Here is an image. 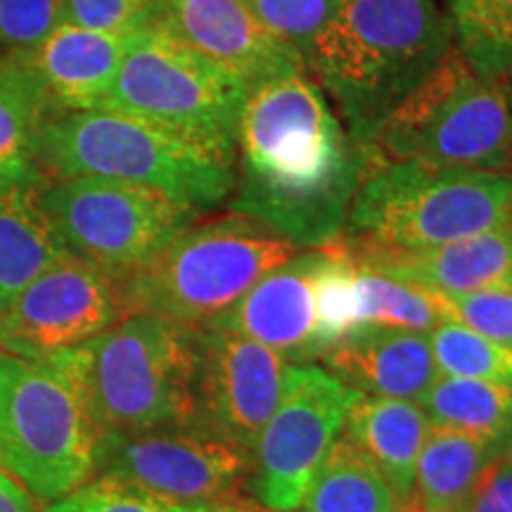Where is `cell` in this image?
I'll return each mask as SVG.
<instances>
[{"mask_svg": "<svg viewBox=\"0 0 512 512\" xmlns=\"http://www.w3.org/2000/svg\"><path fill=\"white\" fill-rule=\"evenodd\" d=\"M64 256L69 252L41 207L38 183L0 178V313Z\"/></svg>", "mask_w": 512, "mask_h": 512, "instance_id": "obj_21", "label": "cell"}, {"mask_svg": "<svg viewBox=\"0 0 512 512\" xmlns=\"http://www.w3.org/2000/svg\"><path fill=\"white\" fill-rule=\"evenodd\" d=\"M98 439L62 354L27 358L0 349V470L46 508L91 479Z\"/></svg>", "mask_w": 512, "mask_h": 512, "instance_id": "obj_7", "label": "cell"}, {"mask_svg": "<svg viewBox=\"0 0 512 512\" xmlns=\"http://www.w3.org/2000/svg\"><path fill=\"white\" fill-rule=\"evenodd\" d=\"M254 15L306 57L313 38L335 12L337 0H247Z\"/></svg>", "mask_w": 512, "mask_h": 512, "instance_id": "obj_32", "label": "cell"}, {"mask_svg": "<svg viewBox=\"0 0 512 512\" xmlns=\"http://www.w3.org/2000/svg\"><path fill=\"white\" fill-rule=\"evenodd\" d=\"M221 503H176L114 477H91L43 512H216Z\"/></svg>", "mask_w": 512, "mask_h": 512, "instance_id": "obj_30", "label": "cell"}, {"mask_svg": "<svg viewBox=\"0 0 512 512\" xmlns=\"http://www.w3.org/2000/svg\"><path fill=\"white\" fill-rule=\"evenodd\" d=\"M432 425L482 437H512V384L467 377H437L422 396Z\"/></svg>", "mask_w": 512, "mask_h": 512, "instance_id": "obj_26", "label": "cell"}, {"mask_svg": "<svg viewBox=\"0 0 512 512\" xmlns=\"http://www.w3.org/2000/svg\"><path fill=\"white\" fill-rule=\"evenodd\" d=\"M368 164V147L351 138L309 72L275 76L240 110L228 207L299 249L328 247L344 235Z\"/></svg>", "mask_w": 512, "mask_h": 512, "instance_id": "obj_1", "label": "cell"}, {"mask_svg": "<svg viewBox=\"0 0 512 512\" xmlns=\"http://www.w3.org/2000/svg\"><path fill=\"white\" fill-rule=\"evenodd\" d=\"M60 354L79 377L100 437L200 427L195 328L128 313Z\"/></svg>", "mask_w": 512, "mask_h": 512, "instance_id": "obj_4", "label": "cell"}, {"mask_svg": "<svg viewBox=\"0 0 512 512\" xmlns=\"http://www.w3.org/2000/svg\"><path fill=\"white\" fill-rule=\"evenodd\" d=\"M147 27L176 36L252 91L290 72H306L299 50L275 36L247 0H157Z\"/></svg>", "mask_w": 512, "mask_h": 512, "instance_id": "obj_15", "label": "cell"}, {"mask_svg": "<svg viewBox=\"0 0 512 512\" xmlns=\"http://www.w3.org/2000/svg\"><path fill=\"white\" fill-rule=\"evenodd\" d=\"M323 249H302L283 266L273 268L259 283L204 328H219L249 337L285 358H316V304L313 278Z\"/></svg>", "mask_w": 512, "mask_h": 512, "instance_id": "obj_16", "label": "cell"}, {"mask_svg": "<svg viewBox=\"0 0 512 512\" xmlns=\"http://www.w3.org/2000/svg\"><path fill=\"white\" fill-rule=\"evenodd\" d=\"M43 181L100 176L155 188L197 214L230 200L235 155L131 114L53 112L34 147Z\"/></svg>", "mask_w": 512, "mask_h": 512, "instance_id": "obj_3", "label": "cell"}, {"mask_svg": "<svg viewBox=\"0 0 512 512\" xmlns=\"http://www.w3.org/2000/svg\"><path fill=\"white\" fill-rule=\"evenodd\" d=\"M247 86L159 27L140 29L100 110L174 128L235 155Z\"/></svg>", "mask_w": 512, "mask_h": 512, "instance_id": "obj_10", "label": "cell"}, {"mask_svg": "<svg viewBox=\"0 0 512 512\" xmlns=\"http://www.w3.org/2000/svg\"><path fill=\"white\" fill-rule=\"evenodd\" d=\"M0 512H36L34 498L5 470H0Z\"/></svg>", "mask_w": 512, "mask_h": 512, "instance_id": "obj_36", "label": "cell"}, {"mask_svg": "<svg viewBox=\"0 0 512 512\" xmlns=\"http://www.w3.org/2000/svg\"><path fill=\"white\" fill-rule=\"evenodd\" d=\"M463 512H512V446L486 467Z\"/></svg>", "mask_w": 512, "mask_h": 512, "instance_id": "obj_35", "label": "cell"}, {"mask_svg": "<svg viewBox=\"0 0 512 512\" xmlns=\"http://www.w3.org/2000/svg\"><path fill=\"white\" fill-rule=\"evenodd\" d=\"M427 339L437 370L448 377L512 384V349L505 344L479 335L456 320H444Z\"/></svg>", "mask_w": 512, "mask_h": 512, "instance_id": "obj_29", "label": "cell"}, {"mask_svg": "<svg viewBox=\"0 0 512 512\" xmlns=\"http://www.w3.org/2000/svg\"><path fill=\"white\" fill-rule=\"evenodd\" d=\"M437 294L446 320H456L479 335L512 349V287Z\"/></svg>", "mask_w": 512, "mask_h": 512, "instance_id": "obj_31", "label": "cell"}, {"mask_svg": "<svg viewBox=\"0 0 512 512\" xmlns=\"http://www.w3.org/2000/svg\"><path fill=\"white\" fill-rule=\"evenodd\" d=\"M323 249L316 278H313V304H316V358L344 342L358 330V266L342 242Z\"/></svg>", "mask_w": 512, "mask_h": 512, "instance_id": "obj_28", "label": "cell"}, {"mask_svg": "<svg viewBox=\"0 0 512 512\" xmlns=\"http://www.w3.org/2000/svg\"><path fill=\"white\" fill-rule=\"evenodd\" d=\"M358 389L318 366H290L278 408L249 456V486L271 512H294L320 460L344 430Z\"/></svg>", "mask_w": 512, "mask_h": 512, "instance_id": "obj_11", "label": "cell"}, {"mask_svg": "<svg viewBox=\"0 0 512 512\" xmlns=\"http://www.w3.org/2000/svg\"><path fill=\"white\" fill-rule=\"evenodd\" d=\"M249 456L214 434L155 430L105 434L98 439L95 472L176 503H226L240 498Z\"/></svg>", "mask_w": 512, "mask_h": 512, "instance_id": "obj_12", "label": "cell"}, {"mask_svg": "<svg viewBox=\"0 0 512 512\" xmlns=\"http://www.w3.org/2000/svg\"><path fill=\"white\" fill-rule=\"evenodd\" d=\"M38 197L62 247L117 283L200 216L155 188L100 176L41 181Z\"/></svg>", "mask_w": 512, "mask_h": 512, "instance_id": "obj_9", "label": "cell"}, {"mask_svg": "<svg viewBox=\"0 0 512 512\" xmlns=\"http://www.w3.org/2000/svg\"><path fill=\"white\" fill-rule=\"evenodd\" d=\"M370 159L512 174V110L505 86L482 79L456 48L384 117Z\"/></svg>", "mask_w": 512, "mask_h": 512, "instance_id": "obj_8", "label": "cell"}, {"mask_svg": "<svg viewBox=\"0 0 512 512\" xmlns=\"http://www.w3.org/2000/svg\"><path fill=\"white\" fill-rule=\"evenodd\" d=\"M396 512H422V508L418 505V501H415V496H411V498H406L399 508H396Z\"/></svg>", "mask_w": 512, "mask_h": 512, "instance_id": "obj_38", "label": "cell"}, {"mask_svg": "<svg viewBox=\"0 0 512 512\" xmlns=\"http://www.w3.org/2000/svg\"><path fill=\"white\" fill-rule=\"evenodd\" d=\"M451 48L439 0H337L304 64L351 138L368 147L377 124Z\"/></svg>", "mask_w": 512, "mask_h": 512, "instance_id": "obj_2", "label": "cell"}, {"mask_svg": "<svg viewBox=\"0 0 512 512\" xmlns=\"http://www.w3.org/2000/svg\"><path fill=\"white\" fill-rule=\"evenodd\" d=\"M339 242L356 266L427 292L460 294L512 287V226L427 249L363 247L342 238Z\"/></svg>", "mask_w": 512, "mask_h": 512, "instance_id": "obj_17", "label": "cell"}, {"mask_svg": "<svg viewBox=\"0 0 512 512\" xmlns=\"http://www.w3.org/2000/svg\"><path fill=\"white\" fill-rule=\"evenodd\" d=\"M124 316L117 280L69 254L0 313V349L48 358L81 347Z\"/></svg>", "mask_w": 512, "mask_h": 512, "instance_id": "obj_13", "label": "cell"}, {"mask_svg": "<svg viewBox=\"0 0 512 512\" xmlns=\"http://www.w3.org/2000/svg\"><path fill=\"white\" fill-rule=\"evenodd\" d=\"M320 358L349 387L384 399H422L439 373L430 339L408 330L358 328Z\"/></svg>", "mask_w": 512, "mask_h": 512, "instance_id": "obj_19", "label": "cell"}, {"mask_svg": "<svg viewBox=\"0 0 512 512\" xmlns=\"http://www.w3.org/2000/svg\"><path fill=\"white\" fill-rule=\"evenodd\" d=\"M53 112V102L27 55L0 57V178L43 181L34 147L43 121Z\"/></svg>", "mask_w": 512, "mask_h": 512, "instance_id": "obj_23", "label": "cell"}, {"mask_svg": "<svg viewBox=\"0 0 512 512\" xmlns=\"http://www.w3.org/2000/svg\"><path fill=\"white\" fill-rule=\"evenodd\" d=\"M157 0H62V22L131 34L150 24Z\"/></svg>", "mask_w": 512, "mask_h": 512, "instance_id": "obj_34", "label": "cell"}, {"mask_svg": "<svg viewBox=\"0 0 512 512\" xmlns=\"http://www.w3.org/2000/svg\"><path fill=\"white\" fill-rule=\"evenodd\" d=\"M358 328L432 332L446 320L437 294L358 266Z\"/></svg>", "mask_w": 512, "mask_h": 512, "instance_id": "obj_27", "label": "cell"}, {"mask_svg": "<svg viewBox=\"0 0 512 512\" xmlns=\"http://www.w3.org/2000/svg\"><path fill=\"white\" fill-rule=\"evenodd\" d=\"M430 432V418L408 399L358 394L344 420V437L377 465L399 501L413 496L415 465Z\"/></svg>", "mask_w": 512, "mask_h": 512, "instance_id": "obj_20", "label": "cell"}, {"mask_svg": "<svg viewBox=\"0 0 512 512\" xmlns=\"http://www.w3.org/2000/svg\"><path fill=\"white\" fill-rule=\"evenodd\" d=\"M216 512H261L259 508H254L252 503L242 501V498H233V501H226L219 505V510Z\"/></svg>", "mask_w": 512, "mask_h": 512, "instance_id": "obj_37", "label": "cell"}, {"mask_svg": "<svg viewBox=\"0 0 512 512\" xmlns=\"http://www.w3.org/2000/svg\"><path fill=\"white\" fill-rule=\"evenodd\" d=\"M510 446L512 437H482L430 422L413 484L422 512H463L486 467Z\"/></svg>", "mask_w": 512, "mask_h": 512, "instance_id": "obj_22", "label": "cell"}, {"mask_svg": "<svg viewBox=\"0 0 512 512\" xmlns=\"http://www.w3.org/2000/svg\"><path fill=\"white\" fill-rule=\"evenodd\" d=\"M453 48L482 79L512 81V0H446Z\"/></svg>", "mask_w": 512, "mask_h": 512, "instance_id": "obj_25", "label": "cell"}, {"mask_svg": "<svg viewBox=\"0 0 512 512\" xmlns=\"http://www.w3.org/2000/svg\"><path fill=\"white\" fill-rule=\"evenodd\" d=\"M62 24V0H0V48L31 50Z\"/></svg>", "mask_w": 512, "mask_h": 512, "instance_id": "obj_33", "label": "cell"}, {"mask_svg": "<svg viewBox=\"0 0 512 512\" xmlns=\"http://www.w3.org/2000/svg\"><path fill=\"white\" fill-rule=\"evenodd\" d=\"M401 503L373 460L342 437L320 460L294 512H396Z\"/></svg>", "mask_w": 512, "mask_h": 512, "instance_id": "obj_24", "label": "cell"}, {"mask_svg": "<svg viewBox=\"0 0 512 512\" xmlns=\"http://www.w3.org/2000/svg\"><path fill=\"white\" fill-rule=\"evenodd\" d=\"M136 34L62 22L38 46L17 53L27 55L55 112L100 110Z\"/></svg>", "mask_w": 512, "mask_h": 512, "instance_id": "obj_18", "label": "cell"}, {"mask_svg": "<svg viewBox=\"0 0 512 512\" xmlns=\"http://www.w3.org/2000/svg\"><path fill=\"white\" fill-rule=\"evenodd\" d=\"M503 86H505V93H508V102H510V110H512V81L503 83Z\"/></svg>", "mask_w": 512, "mask_h": 512, "instance_id": "obj_39", "label": "cell"}, {"mask_svg": "<svg viewBox=\"0 0 512 512\" xmlns=\"http://www.w3.org/2000/svg\"><path fill=\"white\" fill-rule=\"evenodd\" d=\"M294 242L242 214L190 223L150 264L119 280L128 313L204 328L249 287L299 254Z\"/></svg>", "mask_w": 512, "mask_h": 512, "instance_id": "obj_6", "label": "cell"}, {"mask_svg": "<svg viewBox=\"0 0 512 512\" xmlns=\"http://www.w3.org/2000/svg\"><path fill=\"white\" fill-rule=\"evenodd\" d=\"M512 226V174L370 159L342 240L427 249Z\"/></svg>", "mask_w": 512, "mask_h": 512, "instance_id": "obj_5", "label": "cell"}, {"mask_svg": "<svg viewBox=\"0 0 512 512\" xmlns=\"http://www.w3.org/2000/svg\"><path fill=\"white\" fill-rule=\"evenodd\" d=\"M197 425L247 456L278 408L287 373L285 356L219 328H195Z\"/></svg>", "mask_w": 512, "mask_h": 512, "instance_id": "obj_14", "label": "cell"}]
</instances>
